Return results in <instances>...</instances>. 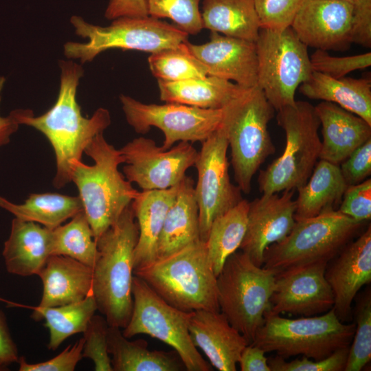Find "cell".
Here are the masks:
<instances>
[{"label": "cell", "mask_w": 371, "mask_h": 371, "mask_svg": "<svg viewBox=\"0 0 371 371\" xmlns=\"http://www.w3.org/2000/svg\"><path fill=\"white\" fill-rule=\"evenodd\" d=\"M261 28L282 30L291 23L305 0H254Z\"/></svg>", "instance_id": "60d3db41"}, {"label": "cell", "mask_w": 371, "mask_h": 371, "mask_svg": "<svg viewBox=\"0 0 371 371\" xmlns=\"http://www.w3.org/2000/svg\"><path fill=\"white\" fill-rule=\"evenodd\" d=\"M255 43L257 86L275 110L294 104L297 89L313 71L308 47L291 27L261 28Z\"/></svg>", "instance_id": "8fae6325"}, {"label": "cell", "mask_w": 371, "mask_h": 371, "mask_svg": "<svg viewBox=\"0 0 371 371\" xmlns=\"http://www.w3.org/2000/svg\"><path fill=\"white\" fill-rule=\"evenodd\" d=\"M120 100L128 124L137 133L151 126L164 135L161 146L168 150L177 142H203L220 126L223 109H201L178 103L145 104L121 95Z\"/></svg>", "instance_id": "4fadbf2b"}, {"label": "cell", "mask_w": 371, "mask_h": 371, "mask_svg": "<svg viewBox=\"0 0 371 371\" xmlns=\"http://www.w3.org/2000/svg\"><path fill=\"white\" fill-rule=\"evenodd\" d=\"M142 278L171 306L185 312L220 311L216 276L209 261L205 242L199 240L165 258L138 269Z\"/></svg>", "instance_id": "277c9868"}, {"label": "cell", "mask_w": 371, "mask_h": 371, "mask_svg": "<svg viewBox=\"0 0 371 371\" xmlns=\"http://www.w3.org/2000/svg\"><path fill=\"white\" fill-rule=\"evenodd\" d=\"M228 142L222 126L202 142L194 166L198 179L194 196L199 207L200 238L207 240L213 221L243 199L229 175Z\"/></svg>", "instance_id": "5bb4252c"}, {"label": "cell", "mask_w": 371, "mask_h": 371, "mask_svg": "<svg viewBox=\"0 0 371 371\" xmlns=\"http://www.w3.org/2000/svg\"><path fill=\"white\" fill-rule=\"evenodd\" d=\"M179 183L167 189L139 192L131 203L139 228L134 251V272L156 260L158 239Z\"/></svg>", "instance_id": "d4e9b609"}, {"label": "cell", "mask_w": 371, "mask_h": 371, "mask_svg": "<svg viewBox=\"0 0 371 371\" xmlns=\"http://www.w3.org/2000/svg\"><path fill=\"white\" fill-rule=\"evenodd\" d=\"M126 164L125 178L142 190H164L179 184L188 169L194 166L198 153L188 142H180L168 150L156 145L153 139L139 137L120 149Z\"/></svg>", "instance_id": "9a60e30c"}, {"label": "cell", "mask_w": 371, "mask_h": 371, "mask_svg": "<svg viewBox=\"0 0 371 371\" xmlns=\"http://www.w3.org/2000/svg\"><path fill=\"white\" fill-rule=\"evenodd\" d=\"M349 347L340 348L320 360L302 356V359L286 361L277 355L268 359L267 362L271 371H342L347 362Z\"/></svg>", "instance_id": "b9f144b4"}, {"label": "cell", "mask_w": 371, "mask_h": 371, "mask_svg": "<svg viewBox=\"0 0 371 371\" xmlns=\"http://www.w3.org/2000/svg\"><path fill=\"white\" fill-rule=\"evenodd\" d=\"M350 42L366 48L371 47V0L352 3Z\"/></svg>", "instance_id": "bcb514c9"}, {"label": "cell", "mask_w": 371, "mask_h": 371, "mask_svg": "<svg viewBox=\"0 0 371 371\" xmlns=\"http://www.w3.org/2000/svg\"><path fill=\"white\" fill-rule=\"evenodd\" d=\"M293 194V190L281 195L262 194L249 202L246 232L239 249L259 267L263 265L267 248L283 240L295 224Z\"/></svg>", "instance_id": "e0dca14e"}, {"label": "cell", "mask_w": 371, "mask_h": 371, "mask_svg": "<svg viewBox=\"0 0 371 371\" xmlns=\"http://www.w3.org/2000/svg\"><path fill=\"white\" fill-rule=\"evenodd\" d=\"M108 328L104 317L94 315L82 333L85 341L82 357L91 359L96 371H113L107 347Z\"/></svg>", "instance_id": "f35d334b"}, {"label": "cell", "mask_w": 371, "mask_h": 371, "mask_svg": "<svg viewBox=\"0 0 371 371\" xmlns=\"http://www.w3.org/2000/svg\"><path fill=\"white\" fill-rule=\"evenodd\" d=\"M97 243L84 210L52 229V256L70 257L93 267L98 257Z\"/></svg>", "instance_id": "e575fe53"}, {"label": "cell", "mask_w": 371, "mask_h": 371, "mask_svg": "<svg viewBox=\"0 0 371 371\" xmlns=\"http://www.w3.org/2000/svg\"><path fill=\"white\" fill-rule=\"evenodd\" d=\"M19 359L17 346L10 334L5 316L0 309V370L18 363Z\"/></svg>", "instance_id": "c3c4849f"}, {"label": "cell", "mask_w": 371, "mask_h": 371, "mask_svg": "<svg viewBox=\"0 0 371 371\" xmlns=\"http://www.w3.org/2000/svg\"><path fill=\"white\" fill-rule=\"evenodd\" d=\"M313 71L339 78L350 72L363 69L371 65V53L367 52L353 56H335L327 51L316 49L310 56Z\"/></svg>", "instance_id": "ab89813d"}, {"label": "cell", "mask_w": 371, "mask_h": 371, "mask_svg": "<svg viewBox=\"0 0 371 371\" xmlns=\"http://www.w3.org/2000/svg\"><path fill=\"white\" fill-rule=\"evenodd\" d=\"M194 183L193 179L188 176L179 183L176 198L167 212L158 239L156 260L201 240Z\"/></svg>", "instance_id": "484cf974"}, {"label": "cell", "mask_w": 371, "mask_h": 371, "mask_svg": "<svg viewBox=\"0 0 371 371\" xmlns=\"http://www.w3.org/2000/svg\"><path fill=\"white\" fill-rule=\"evenodd\" d=\"M14 304L32 309L31 317L35 321L45 319V326L49 332L47 348L52 350L71 335L83 333L98 310L93 295L78 302L52 307Z\"/></svg>", "instance_id": "d6a6232c"}, {"label": "cell", "mask_w": 371, "mask_h": 371, "mask_svg": "<svg viewBox=\"0 0 371 371\" xmlns=\"http://www.w3.org/2000/svg\"><path fill=\"white\" fill-rule=\"evenodd\" d=\"M352 3L344 0H305L291 27L308 47L344 50L350 42Z\"/></svg>", "instance_id": "ac0fdd59"}, {"label": "cell", "mask_w": 371, "mask_h": 371, "mask_svg": "<svg viewBox=\"0 0 371 371\" xmlns=\"http://www.w3.org/2000/svg\"><path fill=\"white\" fill-rule=\"evenodd\" d=\"M325 277L334 296L333 308L343 322L352 318V304L357 294L371 281V226L349 242L327 265Z\"/></svg>", "instance_id": "d6986e66"}, {"label": "cell", "mask_w": 371, "mask_h": 371, "mask_svg": "<svg viewBox=\"0 0 371 371\" xmlns=\"http://www.w3.org/2000/svg\"><path fill=\"white\" fill-rule=\"evenodd\" d=\"M84 153L94 161L89 166L82 160L71 162V181L79 193L83 209L96 241L114 225L131 205L139 191L119 171L124 163L120 150L98 134L87 146Z\"/></svg>", "instance_id": "3957f363"}, {"label": "cell", "mask_w": 371, "mask_h": 371, "mask_svg": "<svg viewBox=\"0 0 371 371\" xmlns=\"http://www.w3.org/2000/svg\"><path fill=\"white\" fill-rule=\"evenodd\" d=\"M328 263L310 262L276 273L269 313L314 316L332 308L334 296L325 277Z\"/></svg>", "instance_id": "2e32d148"}, {"label": "cell", "mask_w": 371, "mask_h": 371, "mask_svg": "<svg viewBox=\"0 0 371 371\" xmlns=\"http://www.w3.org/2000/svg\"><path fill=\"white\" fill-rule=\"evenodd\" d=\"M275 280L274 271L256 265L242 251L228 257L216 277L220 311L249 344L270 311Z\"/></svg>", "instance_id": "9c48e42d"}, {"label": "cell", "mask_w": 371, "mask_h": 371, "mask_svg": "<svg viewBox=\"0 0 371 371\" xmlns=\"http://www.w3.org/2000/svg\"><path fill=\"white\" fill-rule=\"evenodd\" d=\"M84 338L69 345L57 356L43 362L30 363L23 356L19 357V371H74L82 358Z\"/></svg>", "instance_id": "ee69618b"}, {"label": "cell", "mask_w": 371, "mask_h": 371, "mask_svg": "<svg viewBox=\"0 0 371 371\" xmlns=\"http://www.w3.org/2000/svg\"><path fill=\"white\" fill-rule=\"evenodd\" d=\"M265 351L254 344L247 345L242 351L238 363L242 371H271Z\"/></svg>", "instance_id": "681fc988"}, {"label": "cell", "mask_w": 371, "mask_h": 371, "mask_svg": "<svg viewBox=\"0 0 371 371\" xmlns=\"http://www.w3.org/2000/svg\"><path fill=\"white\" fill-rule=\"evenodd\" d=\"M191 52L205 66L207 75L234 81L245 89L257 86L256 43L212 32L201 45L188 41Z\"/></svg>", "instance_id": "ffe728a7"}, {"label": "cell", "mask_w": 371, "mask_h": 371, "mask_svg": "<svg viewBox=\"0 0 371 371\" xmlns=\"http://www.w3.org/2000/svg\"><path fill=\"white\" fill-rule=\"evenodd\" d=\"M107 347L113 371H179L186 369L175 351L150 350L144 339L128 341L120 328L109 326Z\"/></svg>", "instance_id": "f1b7e54d"}, {"label": "cell", "mask_w": 371, "mask_h": 371, "mask_svg": "<svg viewBox=\"0 0 371 371\" xmlns=\"http://www.w3.org/2000/svg\"><path fill=\"white\" fill-rule=\"evenodd\" d=\"M160 100L201 109H221L245 89L237 84L207 75L169 82L157 80Z\"/></svg>", "instance_id": "83f0119b"}, {"label": "cell", "mask_w": 371, "mask_h": 371, "mask_svg": "<svg viewBox=\"0 0 371 371\" xmlns=\"http://www.w3.org/2000/svg\"><path fill=\"white\" fill-rule=\"evenodd\" d=\"M60 88L54 104L45 113L34 116L30 109H17L14 113L20 125L36 129L47 139L56 157L54 188L71 182V162L81 160L84 150L98 134L111 124L109 111L98 108L91 117L82 115L76 100L77 88L84 69L73 60H60Z\"/></svg>", "instance_id": "6da1fadb"}, {"label": "cell", "mask_w": 371, "mask_h": 371, "mask_svg": "<svg viewBox=\"0 0 371 371\" xmlns=\"http://www.w3.org/2000/svg\"><path fill=\"white\" fill-rule=\"evenodd\" d=\"M52 230L14 218L2 251L8 272L24 277L38 275L52 256Z\"/></svg>", "instance_id": "cb8c5ba5"}, {"label": "cell", "mask_w": 371, "mask_h": 371, "mask_svg": "<svg viewBox=\"0 0 371 371\" xmlns=\"http://www.w3.org/2000/svg\"><path fill=\"white\" fill-rule=\"evenodd\" d=\"M0 207L24 221H32L54 229L84 210L79 196L58 193H33L23 203L16 204L0 196Z\"/></svg>", "instance_id": "1f68e13d"}, {"label": "cell", "mask_w": 371, "mask_h": 371, "mask_svg": "<svg viewBox=\"0 0 371 371\" xmlns=\"http://www.w3.org/2000/svg\"><path fill=\"white\" fill-rule=\"evenodd\" d=\"M310 99L330 102L371 124V80L368 78H335L317 71L300 85Z\"/></svg>", "instance_id": "4316f807"}, {"label": "cell", "mask_w": 371, "mask_h": 371, "mask_svg": "<svg viewBox=\"0 0 371 371\" xmlns=\"http://www.w3.org/2000/svg\"><path fill=\"white\" fill-rule=\"evenodd\" d=\"M109 20L149 16L147 0H109L104 12Z\"/></svg>", "instance_id": "7dc6e473"}, {"label": "cell", "mask_w": 371, "mask_h": 371, "mask_svg": "<svg viewBox=\"0 0 371 371\" xmlns=\"http://www.w3.org/2000/svg\"><path fill=\"white\" fill-rule=\"evenodd\" d=\"M339 168L348 186L367 179L371 175V138L355 150Z\"/></svg>", "instance_id": "f6af8a7d"}, {"label": "cell", "mask_w": 371, "mask_h": 371, "mask_svg": "<svg viewBox=\"0 0 371 371\" xmlns=\"http://www.w3.org/2000/svg\"><path fill=\"white\" fill-rule=\"evenodd\" d=\"M203 28L256 42L261 25L254 0H203Z\"/></svg>", "instance_id": "4dcf8cb0"}, {"label": "cell", "mask_w": 371, "mask_h": 371, "mask_svg": "<svg viewBox=\"0 0 371 371\" xmlns=\"http://www.w3.org/2000/svg\"><path fill=\"white\" fill-rule=\"evenodd\" d=\"M148 62L157 80L176 82L207 76L205 66L191 52L188 41L151 54Z\"/></svg>", "instance_id": "d590c367"}, {"label": "cell", "mask_w": 371, "mask_h": 371, "mask_svg": "<svg viewBox=\"0 0 371 371\" xmlns=\"http://www.w3.org/2000/svg\"><path fill=\"white\" fill-rule=\"evenodd\" d=\"M339 165L317 162L307 182L297 188L295 221L315 216L340 205L347 188Z\"/></svg>", "instance_id": "f546056e"}, {"label": "cell", "mask_w": 371, "mask_h": 371, "mask_svg": "<svg viewBox=\"0 0 371 371\" xmlns=\"http://www.w3.org/2000/svg\"><path fill=\"white\" fill-rule=\"evenodd\" d=\"M344 1H349L350 3H352L355 0H344Z\"/></svg>", "instance_id": "816d5d0a"}, {"label": "cell", "mask_w": 371, "mask_h": 371, "mask_svg": "<svg viewBox=\"0 0 371 371\" xmlns=\"http://www.w3.org/2000/svg\"><path fill=\"white\" fill-rule=\"evenodd\" d=\"M132 294V313L122 332L125 337L149 335L171 346L186 370H212L191 340L188 326L192 312L171 306L137 276L133 278Z\"/></svg>", "instance_id": "7c38bea8"}, {"label": "cell", "mask_w": 371, "mask_h": 371, "mask_svg": "<svg viewBox=\"0 0 371 371\" xmlns=\"http://www.w3.org/2000/svg\"><path fill=\"white\" fill-rule=\"evenodd\" d=\"M315 109L322 126L319 159L339 165L371 138V124L336 104L322 101Z\"/></svg>", "instance_id": "7402d4cb"}, {"label": "cell", "mask_w": 371, "mask_h": 371, "mask_svg": "<svg viewBox=\"0 0 371 371\" xmlns=\"http://www.w3.org/2000/svg\"><path fill=\"white\" fill-rule=\"evenodd\" d=\"M341 213L359 223L371 218V179L347 187L339 207Z\"/></svg>", "instance_id": "7bdbcfd3"}, {"label": "cell", "mask_w": 371, "mask_h": 371, "mask_svg": "<svg viewBox=\"0 0 371 371\" xmlns=\"http://www.w3.org/2000/svg\"><path fill=\"white\" fill-rule=\"evenodd\" d=\"M355 330V324L341 322L333 308L319 315L296 319L268 312L250 344L265 352H275L284 359L302 355L320 360L349 347Z\"/></svg>", "instance_id": "52a82bcc"}, {"label": "cell", "mask_w": 371, "mask_h": 371, "mask_svg": "<svg viewBox=\"0 0 371 371\" xmlns=\"http://www.w3.org/2000/svg\"><path fill=\"white\" fill-rule=\"evenodd\" d=\"M249 201L243 199L212 223L205 241L207 254L215 275L221 272L226 260L236 252L244 238Z\"/></svg>", "instance_id": "836d02e7"}, {"label": "cell", "mask_w": 371, "mask_h": 371, "mask_svg": "<svg viewBox=\"0 0 371 371\" xmlns=\"http://www.w3.org/2000/svg\"><path fill=\"white\" fill-rule=\"evenodd\" d=\"M355 330L348 350L345 371H360L371 359V295L366 291L356 304Z\"/></svg>", "instance_id": "8d00e7d4"}, {"label": "cell", "mask_w": 371, "mask_h": 371, "mask_svg": "<svg viewBox=\"0 0 371 371\" xmlns=\"http://www.w3.org/2000/svg\"><path fill=\"white\" fill-rule=\"evenodd\" d=\"M222 109L221 126L230 148L234 177L242 192L249 194L254 176L276 151L268 131L275 109L258 86L245 89Z\"/></svg>", "instance_id": "5b68a950"}, {"label": "cell", "mask_w": 371, "mask_h": 371, "mask_svg": "<svg viewBox=\"0 0 371 371\" xmlns=\"http://www.w3.org/2000/svg\"><path fill=\"white\" fill-rule=\"evenodd\" d=\"M277 111V122L284 131L286 144L282 155L260 171L258 184L262 194L294 190L304 186L321 151L320 122L314 106L296 100Z\"/></svg>", "instance_id": "8992f818"}, {"label": "cell", "mask_w": 371, "mask_h": 371, "mask_svg": "<svg viewBox=\"0 0 371 371\" xmlns=\"http://www.w3.org/2000/svg\"><path fill=\"white\" fill-rule=\"evenodd\" d=\"M38 276L43 286L39 306L78 302L93 295V268L70 257L50 256Z\"/></svg>", "instance_id": "603a6c76"}, {"label": "cell", "mask_w": 371, "mask_h": 371, "mask_svg": "<svg viewBox=\"0 0 371 371\" xmlns=\"http://www.w3.org/2000/svg\"><path fill=\"white\" fill-rule=\"evenodd\" d=\"M193 344L199 348L211 365L220 371H236L247 339L221 311L192 312L188 326Z\"/></svg>", "instance_id": "44dd1931"}, {"label": "cell", "mask_w": 371, "mask_h": 371, "mask_svg": "<svg viewBox=\"0 0 371 371\" xmlns=\"http://www.w3.org/2000/svg\"><path fill=\"white\" fill-rule=\"evenodd\" d=\"M5 80L4 77L0 78V103ZM19 126L13 111L5 117L0 115V149L10 142L12 135L18 130Z\"/></svg>", "instance_id": "f907efd6"}, {"label": "cell", "mask_w": 371, "mask_h": 371, "mask_svg": "<svg viewBox=\"0 0 371 371\" xmlns=\"http://www.w3.org/2000/svg\"><path fill=\"white\" fill-rule=\"evenodd\" d=\"M363 223L337 210L295 221L283 240L267 248L263 267L276 273L310 262H329L350 242Z\"/></svg>", "instance_id": "30bf717a"}, {"label": "cell", "mask_w": 371, "mask_h": 371, "mask_svg": "<svg viewBox=\"0 0 371 371\" xmlns=\"http://www.w3.org/2000/svg\"><path fill=\"white\" fill-rule=\"evenodd\" d=\"M76 34L85 43L67 42L64 54L82 64L92 61L100 53L111 49H133L144 52L174 47L188 41V34L175 25L150 16L120 17L106 27L87 22L81 16L70 19Z\"/></svg>", "instance_id": "ba28073f"}, {"label": "cell", "mask_w": 371, "mask_h": 371, "mask_svg": "<svg viewBox=\"0 0 371 371\" xmlns=\"http://www.w3.org/2000/svg\"><path fill=\"white\" fill-rule=\"evenodd\" d=\"M203 0H147L149 16L168 18L188 35L203 29L199 4Z\"/></svg>", "instance_id": "74e56055"}, {"label": "cell", "mask_w": 371, "mask_h": 371, "mask_svg": "<svg viewBox=\"0 0 371 371\" xmlns=\"http://www.w3.org/2000/svg\"><path fill=\"white\" fill-rule=\"evenodd\" d=\"M131 205L96 240L98 257L93 267V295L109 326L124 328L133 310L134 251L139 228Z\"/></svg>", "instance_id": "7a4b0ae2"}]
</instances>
